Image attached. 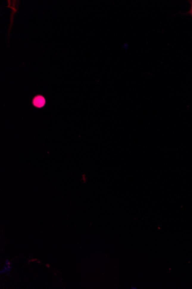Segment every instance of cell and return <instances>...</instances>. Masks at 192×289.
<instances>
[{
	"label": "cell",
	"mask_w": 192,
	"mask_h": 289,
	"mask_svg": "<svg viewBox=\"0 0 192 289\" xmlns=\"http://www.w3.org/2000/svg\"><path fill=\"white\" fill-rule=\"evenodd\" d=\"M6 265H11V263L8 260H7L6 261Z\"/></svg>",
	"instance_id": "obj_3"
},
{
	"label": "cell",
	"mask_w": 192,
	"mask_h": 289,
	"mask_svg": "<svg viewBox=\"0 0 192 289\" xmlns=\"http://www.w3.org/2000/svg\"><path fill=\"white\" fill-rule=\"evenodd\" d=\"M33 103L37 108H42L45 104V99L42 96H38L34 98Z\"/></svg>",
	"instance_id": "obj_1"
},
{
	"label": "cell",
	"mask_w": 192,
	"mask_h": 289,
	"mask_svg": "<svg viewBox=\"0 0 192 289\" xmlns=\"http://www.w3.org/2000/svg\"><path fill=\"white\" fill-rule=\"evenodd\" d=\"M191 13H192V9H191Z\"/></svg>",
	"instance_id": "obj_5"
},
{
	"label": "cell",
	"mask_w": 192,
	"mask_h": 289,
	"mask_svg": "<svg viewBox=\"0 0 192 289\" xmlns=\"http://www.w3.org/2000/svg\"><path fill=\"white\" fill-rule=\"evenodd\" d=\"M37 261V259H32V260H29V261H28L29 263L30 262H36Z\"/></svg>",
	"instance_id": "obj_2"
},
{
	"label": "cell",
	"mask_w": 192,
	"mask_h": 289,
	"mask_svg": "<svg viewBox=\"0 0 192 289\" xmlns=\"http://www.w3.org/2000/svg\"><path fill=\"white\" fill-rule=\"evenodd\" d=\"M46 266H47V267H49V268H50V265H49V264H47V265H46Z\"/></svg>",
	"instance_id": "obj_4"
}]
</instances>
